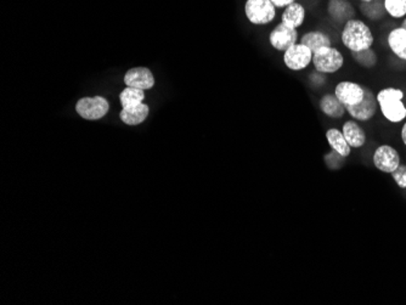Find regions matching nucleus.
Masks as SVG:
<instances>
[{
    "instance_id": "f257e3e1",
    "label": "nucleus",
    "mask_w": 406,
    "mask_h": 305,
    "mask_svg": "<svg viewBox=\"0 0 406 305\" xmlns=\"http://www.w3.org/2000/svg\"><path fill=\"white\" fill-rule=\"evenodd\" d=\"M406 94L404 89L396 86H386L376 92L380 116L392 126H398L406 121Z\"/></svg>"
},
{
    "instance_id": "f03ea898",
    "label": "nucleus",
    "mask_w": 406,
    "mask_h": 305,
    "mask_svg": "<svg viewBox=\"0 0 406 305\" xmlns=\"http://www.w3.org/2000/svg\"><path fill=\"white\" fill-rule=\"evenodd\" d=\"M340 41L348 52H358L374 48L376 37L370 25L356 17L341 28Z\"/></svg>"
},
{
    "instance_id": "7ed1b4c3",
    "label": "nucleus",
    "mask_w": 406,
    "mask_h": 305,
    "mask_svg": "<svg viewBox=\"0 0 406 305\" xmlns=\"http://www.w3.org/2000/svg\"><path fill=\"white\" fill-rule=\"evenodd\" d=\"M312 66L325 76H334L345 68V54L337 46H325L314 52Z\"/></svg>"
},
{
    "instance_id": "20e7f679",
    "label": "nucleus",
    "mask_w": 406,
    "mask_h": 305,
    "mask_svg": "<svg viewBox=\"0 0 406 305\" xmlns=\"http://www.w3.org/2000/svg\"><path fill=\"white\" fill-rule=\"evenodd\" d=\"M371 162L376 170L391 175L400 166L403 159L399 150L394 145L383 143L374 148L371 155Z\"/></svg>"
},
{
    "instance_id": "39448f33",
    "label": "nucleus",
    "mask_w": 406,
    "mask_h": 305,
    "mask_svg": "<svg viewBox=\"0 0 406 305\" xmlns=\"http://www.w3.org/2000/svg\"><path fill=\"white\" fill-rule=\"evenodd\" d=\"M380 112L376 92L370 86L365 84V95L363 101L356 106L347 107V113L352 119H355L361 124L371 123Z\"/></svg>"
},
{
    "instance_id": "423d86ee",
    "label": "nucleus",
    "mask_w": 406,
    "mask_h": 305,
    "mask_svg": "<svg viewBox=\"0 0 406 305\" xmlns=\"http://www.w3.org/2000/svg\"><path fill=\"white\" fill-rule=\"evenodd\" d=\"M283 65L292 72H304L313 63V51L302 43H297L283 52Z\"/></svg>"
},
{
    "instance_id": "0eeeda50",
    "label": "nucleus",
    "mask_w": 406,
    "mask_h": 305,
    "mask_svg": "<svg viewBox=\"0 0 406 305\" xmlns=\"http://www.w3.org/2000/svg\"><path fill=\"white\" fill-rule=\"evenodd\" d=\"M245 14L252 25L264 26L276 17V8L270 0H247Z\"/></svg>"
},
{
    "instance_id": "6e6552de",
    "label": "nucleus",
    "mask_w": 406,
    "mask_h": 305,
    "mask_svg": "<svg viewBox=\"0 0 406 305\" xmlns=\"http://www.w3.org/2000/svg\"><path fill=\"white\" fill-rule=\"evenodd\" d=\"M334 92L337 99L345 105V108L356 106L364 99L365 84L360 81L343 79L334 84Z\"/></svg>"
},
{
    "instance_id": "1a4fd4ad",
    "label": "nucleus",
    "mask_w": 406,
    "mask_h": 305,
    "mask_svg": "<svg viewBox=\"0 0 406 305\" xmlns=\"http://www.w3.org/2000/svg\"><path fill=\"white\" fill-rule=\"evenodd\" d=\"M108 110V101L103 97H83L76 105L78 115L88 121H98L105 117Z\"/></svg>"
},
{
    "instance_id": "9d476101",
    "label": "nucleus",
    "mask_w": 406,
    "mask_h": 305,
    "mask_svg": "<svg viewBox=\"0 0 406 305\" xmlns=\"http://www.w3.org/2000/svg\"><path fill=\"white\" fill-rule=\"evenodd\" d=\"M358 9L353 6L350 0H327L326 4V14L331 22L340 26L341 28L348 21L356 19Z\"/></svg>"
},
{
    "instance_id": "9b49d317",
    "label": "nucleus",
    "mask_w": 406,
    "mask_h": 305,
    "mask_svg": "<svg viewBox=\"0 0 406 305\" xmlns=\"http://www.w3.org/2000/svg\"><path fill=\"white\" fill-rule=\"evenodd\" d=\"M298 30H293L283 22H280L273 31L269 35V43L275 50L278 52H285L288 48L297 44L299 41Z\"/></svg>"
},
{
    "instance_id": "f8f14e48",
    "label": "nucleus",
    "mask_w": 406,
    "mask_h": 305,
    "mask_svg": "<svg viewBox=\"0 0 406 305\" xmlns=\"http://www.w3.org/2000/svg\"><path fill=\"white\" fill-rule=\"evenodd\" d=\"M320 112L331 121H342L347 115L345 105L337 99L334 92H325L321 94L318 101Z\"/></svg>"
},
{
    "instance_id": "ddd939ff",
    "label": "nucleus",
    "mask_w": 406,
    "mask_h": 305,
    "mask_svg": "<svg viewBox=\"0 0 406 305\" xmlns=\"http://www.w3.org/2000/svg\"><path fill=\"white\" fill-rule=\"evenodd\" d=\"M341 130L343 132L345 140L349 144L350 148H353V151L354 150L358 151V150L365 148L369 137H367L365 128L361 126V123L355 121V119H347L342 123Z\"/></svg>"
},
{
    "instance_id": "4468645a",
    "label": "nucleus",
    "mask_w": 406,
    "mask_h": 305,
    "mask_svg": "<svg viewBox=\"0 0 406 305\" xmlns=\"http://www.w3.org/2000/svg\"><path fill=\"white\" fill-rule=\"evenodd\" d=\"M386 46L396 60L406 63V30L400 26L393 27L387 33Z\"/></svg>"
},
{
    "instance_id": "2eb2a0df",
    "label": "nucleus",
    "mask_w": 406,
    "mask_h": 305,
    "mask_svg": "<svg viewBox=\"0 0 406 305\" xmlns=\"http://www.w3.org/2000/svg\"><path fill=\"white\" fill-rule=\"evenodd\" d=\"M124 83L127 84V87L149 90L154 86V75L146 67H135V68H130L125 73Z\"/></svg>"
},
{
    "instance_id": "dca6fc26",
    "label": "nucleus",
    "mask_w": 406,
    "mask_h": 305,
    "mask_svg": "<svg viewBox=\"0 0 406 305\" xmlns=\"http://www.w3.org/2000/svg\"><path fill=\"white\" fill-rule=\"evenodd\" d=\"M325 139L329 145V150L340 155L341 157L348 159L353 153V148H350L349 144L345 140L343 132L341 128L329 127L325 132Z\"/></svg>"
},
{
    "instance_id": "f3484780",
    "label": "nucleus",
    "mask_w": 406,
    "mask_h": 305,
    "mask_svg": "<svg viewBox=\"0 0 406 305\" xmlns=\"http://www.w3.org/2000/svg\"><path fill=\"white\" fill-rule=\"evenodd\" d=\"M299 43H302L305 46H308L310 50L315 52L325 46H334V38L332 36L325 32L321 28H315L303 33L299 37Z\"/></svg>"
},
{
    "instance_id": "a211bd4d",
    "label": "nucleus",
    "mask_w": 406,
    "mask_h": 305,
    "mask_svg": "<svg viewBox=\"0 0 406 305\" xmlns=\"http://www.w3.org/2000/svg\"><path fill=\"white\" fill-rule=\"evenodd\" d=\"M307 19V10L302 3L294 1L291 6L285 8L281 15V22L293 30H299Z\"/></svg>"
},
{
    "instance_id": "6ab92c4d",
    "label": "nucleus",
    "mask_w": 406,
    "mask_h": 305,
    "mask_svg": "<svg viewBox=\"0 0 406 305\" xmlns=\"http://www.w3.org/2000/svg\"><path fill=\"white\" fill-rule=\"evenodd\" d=\"M349 57L352 61L364 71H374L380 65V54L374 48L358 52H349Z\"/></svg>"
},
{
    "instance_id": "aec40b11",
    "label": "nucleus",
    "mask_w": 406,
    "mask_h": 305,
    "mask_svg": "<svg viewBox=\"0 0 406 305\" xmlns=\"http://www.w3.org/2000/svg\"><path fill=\"white\" fill-rule=\"evenodd\" d=\"M358 10L361 15L365 17L366 20L372 22V23L385 21L387 16L383 0H372L369 3H359Z\"/></svg>"
},
{
    "instance_id": "412c9836",
    "label": "nucleus",
    "mask_w": 406,
    "mask_h": 305,
    "mask_svg": "<svg viewBox=\"0 0 406 305\" xmlns=\"http://www.w3.org/2000/svg\"><path fill=\"white\" fill-rule=\"evenodd\" d=\"M149 106L144 102H141L139 105L123 108L119 113V117L122 119V122L128 126H138L140 123L144 122L149 116Z\"/></svg>"
},
{
    "instance_id": "4be33fe9",
    "label": "nucleus",
    "mask_w": 406,
    "mask_h": 305,
    "mask_svg": "<svg viewBox=\"0 0 406 305\" xmlns=\"http://www.w3.org/2000/svg\"><path fill=\"white\" fill-rule=\"evenodd\" d=\"M145 90L136 89V88L127 87L123 92L119 94V101L122 104V107L135 106L144 102Z\"/></svg>"
},
{
    "instance_id": "5701e85b",
    "label": "nucleus",
    "mask_w": 406,
    "mask_h": 305,
    "mask_svg": "<svg viewBox=\"0 0 406 305\" xmlns=\"http://www.w3.org/2000/svg\"><path fill=\"white\" fill-rule=\"evenodd\" d=\"M387 15L393 20H403L406 17V0H383Z\"/></svg>"
},
{
    "instance_id": "b1692460",
    "label": "nucleus",
    "mask_w": 406,
    "mask_h": 305,
    "mask_svg": "<svg viewBox=\"0 0 406 305\" xmlns=\"http://www.w3.org/2000/svg\"><path fill=\"white\" fill-rule=\"evenodd\" d=\"M391 178L400 190H406V163L401 162L400 166L391 174Z\"/></svg>"
},
{
    "instance_id": "393cba45",
    "label": "nucleus",
    "mask_w": 406,
    "mask_h": 305,
    "mask_svg": "<svg viewBox=\"0 0 406 305\" xmlns=\"http://www.w3.org/2000/svg\"><path fill=\"white\" fill-rule=\"evenodd\" d=\"M326 77L327 76H325L323 73H319V72H316L315 70L309 75L312 84H314V87L319 88V89H321L326 84V81H327Z\"/></svg>"
},
{
    "instance_id": "a878e982",
    "label": "nucleus",
    "mask_w": 406,
    "mask_h": 305,
    "mask_svg": "<svg viewBox=\"0 0 406 305\" xmlns=\"http://www.w3.org/2000/svg\"><path fill=\"white\" fill-rule=\"evenodd\" d=\"M272 3H273L274 6L275 8H287L288 6H291L292 3L294 1H297V0H270Z\"/></svg>"
},
{
    "instance_id": "bb28decb",
    "label": "nucleus",
    "mask_w": 406,
    "mask_h": 305,
    "mask_svg": "<svg viewBox=\"0 0 406 305\" xmlns=\"http://www.w3.org/2000/svg\"><path fill=\"white\" fill-rule=\"evenodd\" d=\"M399 137H400V143L403 144V146L406 148V121L405 122L401 123Z\"/></svg>"
},
{
    "instance_id": "cd10ccee",
    "label": "nucleus",
    "mask_w": 406,
    "mask_h": 305,
    "mask_svg": "<svg viewBox=\"0 0 406 305\" xmlns=\"http://www.w3.org/2000/svg\"><path fill=\"white\" fill-rule=\"evenodd\" d=\"M400 27H403L404 30H406V17H404V19L401 20Z\"/></svg>"
},
{
    "instance_id": "c85d7f7f",
    "label": "nucleus",
    "mask_w": 406,
    "mask_h": 305,
    "mask_svg": "<svg viewBox=\"0 0 406 305\" xmlns=\"http://www.w3.org/2000/svg\"><path fill=\"white\" fill-rule=\"evenodd\" d=\"M359 3H369V1H372V0H358Z\"/></svg>"
}]
</instances>
